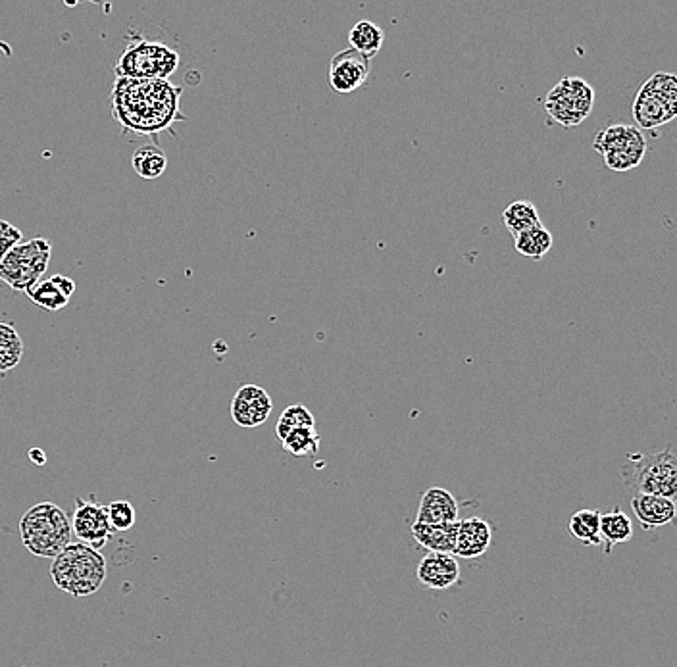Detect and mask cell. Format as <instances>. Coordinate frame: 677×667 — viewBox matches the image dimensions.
<instances>
[{
  "label": "cell",
  "mask_w": 677,
  "mask_h": 667,
  "mask_svg": "<svg viewBox=\"0 0 677 667\" xmlns=\"http://www.w3.org/2000/svg\"><path fill=\"white\" fill-rule=\"evenodd\" d=\"M181 89L170 81L116 79L112 89V114L126 133L156 135L176 120L179 114Z\"/></svg>",
  "instance_id": "6da1fadb"
},
{
  "label": "cell",
  "mask_w": 677,
  "mask_h": 667,
  "mask_svg": "<svg viewBox=\"0 0 677 667\" xmlns=\"http://www.w3.org/2000/svg\"><path fill=\"white\" fill-rule=\"evenodd\" d=\"M624 485L633 495L672 500L677 506V450L672 445L652 454H627L622 464Z\"/></svg>",
  "instance_id": "7a4b0ae2"
},
{
  "label": "cell",
  "mask_w": 677,
  "mask_h": 667,
  "mask_svg": "<svg viewBox=\"0 0 677 667\" xmlns=\"http://www.w3.org/2000/svg\"><path fill=\"white\" fill-rule=\"evenodd\" d=\"M108 566L101 550L81 543L68 544L52 562L54 585L76 598L97 593L106 579Z\"/></svg>",
  "instance_id": "3957f363"
},
{
  "label": "cell",
  "mask_w": 677,
  "mask_h": 667,
  "mask_svg": "<svg viewBox=\"0 0 677 667\" xmlns=\"http://www.w3.org/2000/svg\"><path fill=\"white\" fill-rule=\"evenodd\" d=\"M22 543L33 556L56 558L72 544V521L54 502H39L31 506L20 519Z\"/></svg>",
  "instance_id": "277c9868"
},
{
  "label": "cell",
  "mask_w": 677,
  "mask_h": 667,
  "mask_svg": "<svg viewBox=\"0 0 677 667\" xmlns=\"http://www.w3.org/2000/svg\"><path fill=\"white\" fill-rule=\"evenodd\" d=\"M52 243L45 237L22 241L0 260V281L16 293H26L51 266Z\"/></svg>",
  "instance_id": "5b68a950"
},
{
  "label": "cell",
  "mask_w": 677,
  "mask_h": 667,
  "mask_svg": "<svg viewBox=\"0 0 677 667\" xmlns=\"http://www.w3.org/2000/svg\"><path fill=\"white\" fill-rule=\"evenodd\" d=\"M179 52L156 41L131 43L116 62L114 72L120 79L168 81L179 68Z\"/></svg>",
  "instance_id": "8992f818"
},
{
  "label": "cell",
  "mask_w": 677,
  "mask_h": 667,
  "mask_svg": "<svg viewBox=\"0 0 677 667\" xmlns=\"http://www.w3.org/2000/svg\"><path fill=\"white\" fill-rule=\"evenodd\" d=\"M593 149L601 154L610 170L629 172L645 160L649 145L637 125L612 124L595 137Z\"/></svg>",
  "instance_id": "52a82bcc"
},
{
  "label": "cell",
  "mask_w": 677,
  "mask_h": 667,
  "mask_svg": "<svg viewBox=\"0 0 677 667\" xmlns=\"http://www.w3.org/2000/svg\"><path fill=\"white\" fill-rule=\"evenodd\" d=\"M595 104V89L581 77H562L545 100V110L556 124L564 127L579 125Z\"/></svg>",
  "instance_id": "ba28073f"
},
{
  "label": "cell",
  "mask_w": 677,
  "mask_h": 667,
  "mask_svg": "<svg viewBox=\"0 0 677 667\" xmlns=\"http://www.w3.org/2000/svg\"><path fill=\"white\" fill-rule=\"evenodd\" d=\"M72 531L77 537V543L101 550L102 546L112 537V527H110L106 506H101L93 500L87 502L83 498H77L76 510L72 518Z\"/></svg>",
  "instance_id": "9c48e42d"
},
{
  "label": "cell",
  "mask_w": 677,
  "mask_h": 667,
  "mask_svg": "<svg viewBox=\"0 0 677 667\" xmlns=\"http://www.w3.org/2000/svg\"><path fill=\"white\" fill-rule=\"evenodd\" d=\"M370 79V58L354 49L337 52L327 70V81L339 95L358 91Z\"/></svg>",
  "instance_id": "30bf717a"
},
{
  "label": "cell",
  "mask_w": 677,
  "mask_h": 667,
  "mask_svg": "<svg viewBox=\"0 0 677 667\" xmlns=\"http://www.w3.org/2000/svg\"><path fill=\"white\" fill-rule=\"evenodd\" d=\"M274 410L272 396L258 385H243L231 400V418L245 429L266 423Z\"/></svg>",
  "instance_id": "8fae6325"
},
{
  "label": "cell",
  "mask_w": 677,
  "mask_h": 667,
  "mask_svg": "<svg viewBox=\"0 0 677 667\" xmlns=\"http://www.w3.org/2000/svg\"><path fill=\"white\" fill-rule=\"evenodd\" d=\"M416 577L422 587L431 591H449L451 587L462 583V571L458 560L452 554L437 552H429L420 560Z\"/></svg>",
  "instance_id": "7c38bea8"
},
{
  "label": "cell",
  "mask_w": 677,
  "mask_h": 667,
  "mask_svg": "<svg viewBox=\"0 0 677 667\" xmlns=\"http://www.w3.org/2000/svg\"><path fill=\"white\" fill-rule=\"evenodd\" d=\"M493 543V527L489 521L481 518L458 519L456 543L452 556L474 560L487 554Z\"/></svg>",
  "instance_id": "4fadbf2b"
},
{
  "label": "cell",
  "mask_w": 677,
  "mask_h": 667,
  "mask_svg": "<svg viewBox=\"0 0 677 667\" xmlns=\"http://www.w3.org/2000/svg\"><path fill=\"white\" fill-rule=\"evenodd\" d=\"M460 504L451 491L443 487H431L422 495L416 523L424 525H445L458 521Z\"/></svg>",
  "instance_id": "5bb4252c"
},
{
  "label": "cell",
  "mask_w": 677,
  "mask_h": 667,
  "mask_svg": "<svg viewBox=\"0 0 677 667\" xmlns=\"http://www.w3.org/2000/svg\"><path fill=\"white\" fill-rule=\"evenodd\" d=\"M631 512L645 531L674 525L677 527V506L672 500L652 495H633Z\"/></svg>",
  "instance_id": "9a60e30c"
},
{
  "label": "cell",
  "mask_w": 677,
  "mask_h": 667,
  "mask_svg": "<svg viewBox=\"0 0 677 667\" xmlns=\"http://www.w3.org/2000/svg\"><path fill=\"white\" fill-rule=\"evenodd\" d=\"M633 118L639 129H656L676 120L666 104L645 85L639 89L633 102Z\"/></svg>",
  "instance_id": "2e32d148"
},
{
  "label": "cell",
  "mask_w": 677,
  "mask_h": 667,
  "mask_svg": "<svg viewBox=\"0 0 677 667\" xmlns=\"http://www.w3.org/2000/svg\"><path fill=\"white\" fill-rule=\"evenodd\" d=\"M456 531L458 521L445 523V525H424V523H412V537L416 543L424 546L427 552L437 554H452L456 543Z\"/></svg>",
  "instance_id": "e0dca14e"
},
{
  "label": "cell",
  "mask_w": 677,
  "mask_h": 667,
  "mask_svg": "<svg viewBox=\"0 0 677 667\" xmlns=\"http://www.w3.org/2000/svg\"><path fill=\"white\" fill-rule=\"evenodd\" d=\"M601 539L606 556L616 544L629 543L633 539V523L620 506L608 514H601Z\"/></svg>",
  "instance_id": "ac0fdd59"
},
{
  "label": "cell",
  "mask_w": 677,
  "mask_h": 667,
  "mask_svg": "<svg viewBox=\"0 0 677 667\" xmlns=\"http://www.w3.org/2000/svg\"><path fill=\"white\" fill-rule=\"evenodd\" d=\"M27 298L47 310V312H58V310H64L70 302V298L66 297V293L62 291L56 275L52 277H43L39 279L35 285H31L26 291Z\"/></svg>",
  "instance_id": "d6986e66"
},
{
  "label": "cell",
  "mask_w": 677,
  "mask_h": 667,
  "mask_svg": "<svg viewBox=\"0 0 677 667\" xmlns=\"http://www.w3.org/2000/svg\"><path fill=\"white\" fill-rule=\"evenodd\" d=\"M570 533L572 537L585 546H601V512L597 510H577L570 518Z\"/></svg>",
  "instance_id": "ffe728a7"
},
{
  "label": "cell",
  "mask_w": 677,
  "mask_h": 667,
  "mask_svg": "<svg viewBox=\"0 0 677 667\" xmlns=\"http://www.w3.org/2000/svg\"><path fill=\"white\" fill-rule=\"evenodd\" d=\"M383 41H385V33L379 25L370 22V20H362L358 24L354 25L349 33V43H351V49L364 54L366 58H374L377 56V52L383 47Z\"/></svg>",
  "instance_id": "44dd1931"
},
{
  "label": "cell",
  "mask_w": 677,
  "mask_h": 667,
  "mask_svg": "<svg viewBox=\"0 0 677 667\" xmlns=\"http://www.w3.org/2000/svg\"><path fill=\"white\" fill-rule=\"evenodd\" d=\"M502 220H504V225L506 229L516 237L520 233H526L529 229L541 225V218H539V212L535 208L533 202L529 200H516L512 202L504 214H502Z\"/></svg>",
  "instance_id": "7402d4cb"
},
{
  "label": "cell",
  "mask_w": 677,
  "mask_h": 667,
  "mask_svg": "<svg viewBox=\"0 0 677 667\" xmlns=\"http://www.w3.org/2000/svg\"><path fill=\"white\" fill-rule=\"evenodd\" d=\"M133 170L143 179H158L168 168L166 152L156 145H145L135 150L131 158Z\"/></svg>",
  "instance_id": "603a6c76"
},
{
  "label": "cell",
  "mask_w": 677,
  "mask_h": 667,
  "mask_svg": "<svg viewBox=\"0 0 677 667\" xmlns=\"http://www.w3.org/2000/svg\"><path fill=\"white\" fill-rule=\"evenodd\" d=\"M24 356V343L12 323L0 322V373L14 370Z\"/></svg>",
  "instance_id": "cb8c5ba5"
},
{
  "label": "cell",
  "mask_w": 677,
  "mask_h": 667,
  "mask_svg": "<svg viewBox=\"0 0 677 667\" xmlns=\"http://www.w3.org/2000/svg\"><path fill=\"white\" fill-rule=\"evenodd\" d=\"M552 243L554 241H552L551 231L543 223L514 237L516 250L533 260H541L547 252H551Z\"/></svg>",
  "instance_id": "d4e9b609"
},
{
  "label": "cell",
  "mask_w": 677,
  "mask_h": 667,
  "mask_svg": "<svg viewBox=\"0 0 677 667\" xmlns=\"http://www.w3.org/2000/svg\"><path fill=\"white\" fill-rule=\"evenodd\" d=\"M314 425H316V420H314L312 412L302 404H293V406L285 408L283 414L277 420V439L283 441L289 433H293L297 429H304V427H314Z\"/></svg>",
  "instance_id": "484cf974"
},
{
  "label": "cell",
  "mask_w": 677,
  "mask_h": 667,
  "mask_svg": "<svg viewBox=\"0 0 677 667\" xmlns=\"http://www.w3.org/2000/svg\"><path fill=\"white\" fill-rule=\"evenodd\" d=\"M320 435L316 433L314 427H304V429H297L293 433H289L283 441L281 446L293 454V456H314L320 450Z\"/></svg>",
  "instance_id": "4316f807"
},
{
  "label": "cell",
  "mask_w": 677,
  "mask_h": 667,
  "mask_svg": "<svg viewBox=\"0 0 677 667\" xmlns=\"http://www.w3.org/2000/svg\"><path fill=\"white\" fill-rule=\"evenodd\" d=\"M652 93L666 104V108L672 112V116L677 118V75L658 72L651 75L645 83Z\"/></svg>",
  "instance_id": "83f0119b"
},
{
  "label": "cell",
  "mask_w": 677,
  "mask_h": 667,
  "mask_svg": "<svg viewBox=\"0 0 677 667\" xmlns=\"http://www.w3.org/2000/svg\"><path fill=\"white\" fill-rule=\"evenodd\" d=\"M106 510H108V519H110L112 531L126 533L135 525V508H133L131 502L116 500V502H110L106 506Z\"/></svg>",
  "instance_id": "f1b7e54d"
},
{
  "label": "cell",
  "mask_w": 677,
  "mask_h": 667,
  "mask_svg": "<svg viewBox=\"0 0 677 667\" xmlns=\"http://www.w3.org/2000/svg\"><path fill=\"white\" fill-rule=\"evenodd\" d=\"M22 241H24L22 231L16 225L0 220V260L10 252V248L16 247Z\"/></svg>",
  "instance_id": "f546056e"
},
{
  "label": "cell",
  "mask_w": 677,
  "mask_h": 667,
  "mask_svg": "<svg viewBox=\"0 0 677 667\" xmlns=\"http://www.w3.org/2000/svg\"><path fill=\"white\" fill-rule=\"evenodd\" d=\"M29 458L37 464V466H43L45 462H47V458H45V454H43V450H39V448H33V450H29Z\"/></svg>",
  "instance_id": "4dcf8cb0"
}]
</instances>
